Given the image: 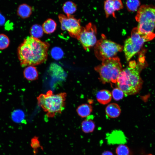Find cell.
<instances>
[{
  "instance_id": "cell-29",
  "label": "cell",
  "mask_w": 155,
  "mask_h": 155,
  "mask_svg": "<svg viewBox=\"0 0 155 155\" xmlns=\"http://www.w3.org/2000/svg\"><path fill=\"white\" fill-rule=\"evenodd\" d=\"M5 21V17L0 13V25H3Z\"/></svg>"
},
{
  "instance_id": "cell-10",
  "label": "cell",
  "mask_w": 155,
  "mask_h": 155,
  "mask_svg": "<svg viewBox=\"0 0 155 155\" xmlns=\"http://www.w3.org/2000/svg\"><path fill=\"white\" fill-rule=\"evenodd\" d=\"M106 140L110 145L125 144L127 139L123 132L120 130H115L106 134Z\"/></svg>"
},
{
  "instance_id": "cell-21",
  "label": "cell",
  "mask_w": 155,
  "mask_h": 155,
  "mask_svg": "<svg viewBox=\"0 0 155 155\" xmlns=\"http://www.w3.org/2000/svg\"><path fill=\"white\" fill-rule=\"evenodd\" d=\"M11 117L12 120L15 122L20 123L24 120L25 115L21 110L17 109L12 113Z\"/></svg>"
},
{
  "instance_id": "cell-28",
  "label": "cell",
  "mask_w": 155,
  "mask_h": 155,
  "mask_svg": "<svg viewBox=\"0 0 155 155\" xmlns=\"http://www.w3.org/2000/svg\"><path fill=\"white\" fill-rule=\"evenodd\" d=\"M31 146L33 148L36 149L39 146V142L36 137L32 138L31 140Z\"/></svg>"
},
{
  "instance_id": "cell-8",
  "label": "cell",
  "mask_w": 155,
  "mask_h": 155,
  "mask_svg": "<svg viewBox=\"0 0 155 155\" xmlns=\"http://www.w3.org/2000/svg\"><path fill=\"white\" fill-rule=\"evenodd\" d=\"M61 29L66 30L71 37L78 39L82 28L80 19H78L73 16H65L59 14L58 16Z\"/></svg>"
},
{
  "instance_id": "cell-12",
  "label": "cell",
  "mask_w": 155,
  "mask_h": 155,
  "mask_svg": "<svg viewBox=\"0 0 155 155\" xmlns=\"http://www.w3.org/2000/svg\"><path fill=\"white\" fill-rule=\"evenodd\" d=\"M112 98L111 93L106 90H100L96 94V98L98 101L103 105L109 103L111 101Z\"/></svg>"
},
{
  "instance_id": "cell-7",
  "label": "cell",
  "mask_w": 155,
  "mask_h": 155,
  "mask_svg": "<svg viewBox=\"0 0 155 155\" xmlns=\"http://www.w3.org/2000/svg\"><path fill=\"white\" fill-rule=\"evenodd\" d=\"M123 49L122 46L108 40L104 35L102 34L95 45L94 52L97 58L102 61L114 57Z\"/></svg>"
},
{
  "instance_id": "cell-19",
  "label": "cell",
  "mask_w": 155,
  "mask_h": 155,
  "mask_svg": "<svg viewBox=\"0 0 155 155\" xmlns=\"http://www.w3.org/2000/svg\"><path fill=\"white\" fill-rule=\"evenodd\" d=\"M104 8L106 18L110 15L115 18L113 0H106L104 2Z\"/></svg>"
},
{
  "instance_id": "cell-25",
  "label": "cell",
  "mask_w": 155,
  "mask_h": 155,
  "mask_svg": "<svg viewBox=\"0 0 155 155\" xmlns=\"http://www.w3.org/2000/svg\"><path fill=\"white\" fill-rule=\"evenodd\" d=\"M51 54L54 59L58 60L62 58L63 55V53L60 48L59 47H54L51 50Z\"/></svg>"
},
{
  "instance_id": "cell-22",
  "label": "cell",
  "mask_w": 155,
  "mask_h": 155,
  "mask_svg": "<svg viewBox=\"0 0 155 155\" xmlns=\"http://www.w3.org/2000/svg\"><path fill=\"white\" fill-rule=\"evenodd\" d=\"M126 6L127 10L129 11H137L140 4L139 0H127Z\"/></svg>"
},
{
  "instance_id": "cell-24",
  "label": "cell",
  "mask_w": 155,
  "mask_h": 155,
  "mask_svg": "<svg viewBox=\"0 0 155 155\" xmlns=\"http://www.w3.org/2000/svg\"><path fill=\"white\" fill-rule=\"evenodd\" d=\"M10 40L9 37L3 34H0V50H4L9 46Z\"/></svg>"
},
{
  "instance_id": "cell-11",
  "label": "cell",
  "mask_w": 155,
  "mask_h": 155,
  "mask_svg": "<svg viewBox=\"0 0 155 155\" xmlns=\"http://www.w3.org/2000/svg\"><path fill=\"white\" fill-rule=\"evenodd\" d=\"M32 11V7L29 5L23 3L20 5L17 10V14L20 18L26 19L29 17Z\"/></svg>"
},
{
  "instance_id": "cell-16",
  "label": "cell",
  "mask_w": 155,
  "mask_h": 155,
  "mask_svg": "<svg viewBox=\"0 0 155 155\" xmlns=\"http://www.w3.org/2000/svg\"><path fill=\"white\" fill-rule=\"evenodd\" d=\"M62 9L67 16L72 15L77 10L76 4L72 1H67L65 2L62 6Z\"/></svg>"
},
{
  "instance_id": "cell-18",
  "label": "cell",
  "mask_w": 155,
  "mask_h": 155,
  "mask_svg": "<svg viewBox=\"0 0 155 155\" xmlns=\"http://www.w3.org/2000/svg\"><path fill=\"white\" fill-rule=\"evenodd\" d=\"M95 124L92 119L88 118L83 121L81 124V127L83 132L89 133L92 132L95 128Z\"/></svg>"
},
{
  "instance_id": "cell-30",
  "label": "cell",
  "mask_w": 155,
  "mask_h": 155,
  "mask_svg": "<svg viewBox=\"0 0 155 155\" xmlns=\"http://www.w3.org/2000/svg\"><path fill=\"white\" fill-rule=\"evenodd\" d=\"M101 155H114L112 152L109 151H106L104 152Z\"/></svg>"
},
{
  "instance_id": "cell-31",
  "label": "cell",
  "mask_w": 155,
  "mask_h": 155,
  "mask_svg": "<svg viewBox=\"0 0 155 155\" xmlns=\"http://www.w3.org/2000/svg\"></svg>"
},
{
  "instance_id": "cell-5",
  "label": "cell",
  "mask_w": 155,
  "mask_h": 155,
  "mask_svg": "<svg viewBox=\"0 0 155 155\" xmlns=\"http://www.w3.org/2000/svg\"><path fill=\"white\" fill-rule=\"evenodd\" d=\"M100 65L95 67L99 73L100 79L103 84L116 83L117 79L122 70L120 59L114 57L102 61Z\"/></svg>"
},
{
  "instance_id": "cell-6",
  "label": "cell",
  "mask_w": 155,
  "mask_h": 155,
  "mask_svg": "<svg viewBox=\"0 0 155 155\" xmlns=\"http://www.w3.org/2000/svg\"><path fill=\"white\" fill-rule=\"evenodd\" d=\"M154 36V35H142L138 32L137 27L134 28L131 36L124 43V50L127 61H129L140 51L144 42L151 40Z\"/></svg>"
},
{
  "instance_id": "cell-26",
  "label": "cell",
  "mask_w": 155,
  "mask_h": 155,
  "mask_svg": "<svg viewBox=\"0 0 155 155\" xmlns=\"http://www.w3.org/2000/svg\"><path fill=\"white\" fill-rule=\"evenodd\" d=\"M111 94L113 99L117 101L122 99L124 95L123 92L117 87L113 90Z\"/></svg>"
},
{
  "instance_id": "cell-3",
  "label": "cell",
  "mask_w": 155,
  "mask_h": 155,
  "mask_svg": "<svg viewBox=\"0 0 155 155\" xmlns=\"http://www.w3.org/2000/svg\"><path fill=\"white\" fill-rule=\"evenodd\" d=\"M66 95L65 92L54 94L52 91L49 90L46 94H41L37 97L38 104L48 117H53L64 110Z\"/></svg>"
},
{
  "instance_id": "cell-9",
  "label": "cell",
  "mask_w": 155,
  "mask_h": 155,
  "mask_svg": "<svg viewBox=\"0 0 155 155\" xmlns=\"http://www.w3.org/2000/svg\"><path fill=\"white\" fill-rule=\"evenodd\" d=\"M96 33V26L91 23L82 28L78 39L85 50L89 49L96 44L97 42Z\"/></svg>"
},
{
  "instance_id": "cell-13",
  "label": "cell",
  "mask_w": 155,
  "mask_h": 155,
  "mask_svg": "<svg viewBox=\"0 0 155 155\" xmlns=\"http://www.w3.org/2000/svg\"><path fill=\"white\" fill-rule=\"evenodd\" d=\"M105 112L108 117L115 118L119 116L121 113V109L117 104L114 103H111L106 106Z\"/></svg>"
},
{
  "instance_id": "cell-1",
  "label": "cell",
  "mask_w": 155,
  "mask_h": 155,
  "mask_svg": "<svg viewBox=\"0 0 155 155\" xmlns=\"http://www.w3.org/2000/svg\"><path fill=\"white\" fill-rule=\"evenodd\" d=\"M49 44L31 36L25 38L18 49V55L21 66L40 64L47 59Z\"/></svg>"
},
{
  "instance_id": "cell-14",
  "label": "cell",
  "mask_w": 155,
  "mask_h": 155,
  "mask_svg": "<svg viewBox=\"0 0 155 155\" xmlns=\"http://www.w3.org/2000/svg\"><path fill=\"white\" fill-rule=\"evenodd\" d=\"M23 74L26 79L30 81L36 80L38 77L37 70L36 67L33 66H28L25 68Z\"/></svg>"
},
{
  "instance_id": "cell-4",
  "label": "cell",
  "mask_w": 155,
  "mask_h": 155,
  "mask_svg": "<svg viewBox=\"0 0 155 155\" xmlns=\"http://www.w3.org/2000/svg\"><path fill=\"white\" fill-rule=\"evenodd\" d=\"M135 19L138 23L137 28L139 33L146 35L153 34L155 28V5H141L137 10Z\"/></svg>"
},
{
  "instance_id": "cell-23",
  "label": "cell",
  "mask_w": 155,
  "mask_h": 155,
  "mask_svg": "<svg viewBox=\"0 0 155 155\" xmlns=\"http://www.w3.org/2000/svg\"><path fill=\"white\" fill-rule=\"evenodd\" d=\"M117 155H129L130 151L129 147L125 144L119 145L115 149Z\"/></svg>"
},
{
  "instance_id": "cell-15",
  "label": "cell",
  "mask_w": 155,
  "mask_h": 155,
  "mask_svg": "<svg viewBox=\"0 0 155 155\" xmlns=\"http://www.w3.org/2000/svg\"><path fill=\"white\" fill-rule=\"evenodd\" d=\"M92 106L87 104H83L79 106L76 109L78 115L82 118L89 116L92 111Z\"/></svg>"
},
{
  "instance_id": "cell-17",
  "label": "cell",
  "mask_w": 155,
  "mask_h": 155,
  "mask_svg": "<svg viewBox=\"0 0 155 155\" xmlns=\"http://www.w3.org/2000/svg\"><path fill=\"white\" fill-rule=\"evenodd\" d=\"M56 26L57 24L55 21L52 19L49 18L44 22L42 27L44 33L49 34L54 32Z\"/></svg>"
},
{
  "instance_id": "cell-20",
  "label": "cell",
  "mask_w": 155,
  "mask_h": 155,
  "mask_svg": "<svg viewBox=\"0 0 155 155\" xmlns=\"http://www.w3.org/2000/svg\"><path fill=\"white\" fill-rule=\"evenodd\" d=\"M43 30L42 27L38 24L33 25L30 30V33L31 36L38 38L43 35Z\"/></svg>"
},
{
  "instance_id": "cell-2",
  "label": "cell",
  "mask_w": 155,
  "mask_h": 155,
  "mask_svg": "<svg viewBox=\"0 0 155 155\" xmlns=\"http://www.w3.org/2000/svg\"><path fill=\"white\" fill-rule=\"evenodd\" d=\"M129 67L122 69L117 79V88L125 96L137 93L141 88L142 80L140 76L141 67L135 63H131Z\"/></svg>"
},
{
  "instance_id": "cell-27",
  "label": "cell",
  "mask_w": 155,
  "mask_h": 155,
  "mask_svg": "<svg viewBox=\"0 0 155 155\" xmlns=\"http://www.w3.org/2000/svg\"><path fill=\"white\" fill-rule=\"evenodd\" d=\"M115 11H119L123 8V5L121 0H113Z\"/></svg>"
}]
</instances>
